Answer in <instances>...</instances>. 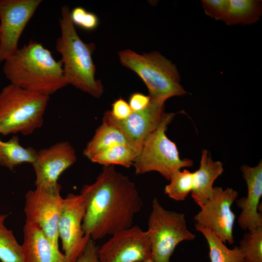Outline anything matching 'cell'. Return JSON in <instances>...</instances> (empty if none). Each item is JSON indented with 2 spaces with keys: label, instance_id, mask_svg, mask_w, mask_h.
<instances>
[{
  "label": "cell",
  "instance_id": "obj_1",
  "mask_svg": "<svg viewBox=\"0 0 262 262\" xmlns=\"http://www.w3.org/2000/svg\"><path fill=\"white\" fill-rule=\"evenodd\" d=\"M81 194L85 204L82 229L95 241L132 226L143 206L134 182L113 165L104 166L95 181L84 185Z\"/></svg>",
  "mask_w": 262,
  "mask_h": 262
},
{
  "label": "cell",
  "instance_id": "obj_2",
  "mask_svg": "<svg viewBox=\"0 0 262 262\" xmlns=\"http://www.w3.org/2000/svg\"><path fill=\"white\" fill-rule=\"evenodd\" d=\"M4 62L7 79L23 89L49 96L68 84L61 61L36 41L30 40Z\"/></svg>",
  "mask_w": 262,
  "mask_h": 262
},
{
  "label": "cell",
  "instance_id": "obj_3",
  "mask_svg": "<svg viewBox=\"0 0 262 262\" xmlns=\"http://www.w3.org/2000/svg\"><path fill=\"white\" fill-rule=\"evenodd\" d=\"M68 6L61 9L59 24L61 35L56 41V50L61 55L64 76L67 84L90 95L99 98L104 89L101 82L95 78L96 67L92 55L96 49L93 43H85L75 30Z\"/></svg>",
  "mask_w": 262,
  "mask_h": 262
},
{
  "label": "cell",
  "instance_id": "obj_4",
  "mask_svg": "<svg viewBox=\"0 0 262 262\" xmlns=\"http://www.w3.org/2000/svg\"><path fill=\"white\" fill-rule=\"evenodd\" d=\"M118 55L122 65L134 71L144 82L151 100L164 104L171 97L187 93L180 84L176 65L159 52L140 54L126 49Z\"/></svg>",
  "mask_w": 262,
  "mask_h": 262
},
{
  "label": "cell",
  "instance_id": "obj_5",
  "mask_svg": "<svg viewBox=\"0 0 262 262\" xmlns=\"http://www.w3.org/2000/svg\"><path fill=\"white\" fill-rule=\"evenodd\" d=\"M49 96L10 83L0 92V134L30 135L41 128Z\"/></svg>",
  "mask_w": 262,
  "mask_h": 262
},
{
  "label": "cell",
  "instance_id": "obj_6",
  "mask_svg": "<svg viewBox=\"0 0 262 262\" xmlns=\"http://www.w3.org/2000/svg\"><path fill=\"white\" fill-rule=\"evenodd\" d=\"M175 115L164 113L156 129L145 139L133 164L136 174L156 171L169 180L175 171L193 165L192 160L180 158L175 143L166 135Z\"/></svg>",
  "mask_w": 262,
  "mask_h": 262
},
{
  "label": "cell",
  "instance_id": "obj_7",
  "mask_svg": "<svg viewBox=\"0 0 262 262\" xmlns=\"http://www.w3.org/2000/svg\"><path fill=\"white\" fill-rule=\"evenodd\" d=\"M147 232L153 262H170L180 242L192 241L196 237L187 227L184 214L166 210L156 197L152 201Z\"/></svg>",
  "mask_w": 262,
  "mask_h": 262
},
{
  "label": "cell",
  "instance_id": "obj_8",
  "mask_svg": "<svg viewBox=\"0 0 262 262\" xmlns=\"http://www.w3.org/2000/svg\"><path fill=\"white\" fill-rule=\"evenodd\" d=\"M61 185L36 186L25 194V223L37 224L56 247L59 248L58 220L64 200Z\"/></svg>",
  "mask_w": 262,
  "mask_h": 262
},
{
  "label": "cell",
  "instance_id": "obj_9",
  "mask_svg": "<svg viewBox=\"0 0 262 262\" xmlns=\"http://www.w3.org/2000/svg\"><path fill=\"white\" fill-rule=\"evenodd\" d=\"M238 196L231 188L214 187L212 196L195 215V224L212 231L225 244H233L235 215L231 207Z\"/></svg>",
  "mask_w": 262,
  "mask_h": 262
},
{
  "label": "cell",
  "instance_id": "obj_10",
  "mask_svg": "<svg viewBox=\"0 0 262 262\" xmlns=\"http://www.w3.org/2000/svg\"><path fill=\"white\" fill-rule=\"evenodd\" d=\"M85 212V201L81 194L70 193L64 198L58 230L67 262H75L90 239L82 229Z\"/></svg>",
  "mask_w": 262,
  "mask_h": 262
},
{
  "label": "cell",
  "instance_id": "obj_11",
  "mask_svg": "<svg viewBox=\"0 0 262 262\" xmlns=\"http://www.w3.org/2000/svg\"><path fill=\"white\" fill-rule=\"evenodd\" d=\"M99 262H141L151 258L147 231L132 226L112 235L98 246Z\"/></svg>",
  "mask_w": 262,
  "mask_h": 262
},
{
  "label": "cell",
  "instance_id": "obj_12",
  "mask_svg": "<svg viewBox=\"0 0 262 262\" xmlns=\"http://www.w3.org/2000/svg\"><path fill=\"white\" fill-rule=\"evenodd\" d=\"M41 0H0V64L18 49L19 38Z\"/></svg>",
  "mask_w": 262,
  "mask_h": 262
},
{
  "label": "cell",
  "instance_id": "obj_13",
  "mask_svg": "<svg viewBox=\"0 0 262 262\" xmlns=\"http://www.w3.org/2000/svg\"><path fill=\"white\" fill-rule=\"evenodd\" d=\"M164 104L150 99L146 108L132 112L124 119L114 118L107 111L104 113L102 120L117 128L139 154L145 139L160 123L164 113Z\"/></svg>",
  "mask_w": 262,
  "mask_h": 262
},
{
  "label": "cell",
  "instance_id": "obj_14",
  "mask_svg": "<svg viewBox=\"0 0 262 262\" xmlns=\"http://www.w3.org/2000/svg\"><path fill=\"white\" fill-rule=\"evenodd\" d=\"M76 160L75 150L67 141L59 142L37 151L32 164L35 175V186L57 183L59 176Z\"/></svg>",
  "mask_w": 262,
  "mask_h": 262
},
{
  "label": "cell",
  "instance_id": "obj_15",
  "mask_svg": "<svg viewBox=\"0 0 262 262\" xmlns=\"http://www.w3.org/2000/svg\"><path fill=\"white\" fill-rule=\"evenodd\" d=\"M241 170L246 183L247 195L235 200L241 209L238 223L242 229L248 231L262 227V214L259 211L262 196V161L253 167L243 165Z\"/></svg>",
  "mask_w": 262,
  "mask_h": 262
},
{
  "label": "cell",
  "instance_id": "obj_16",
  "mask_svg": "<svg viewBox=\"0 0 262 262\" xmlns=\"http://www.w3.org/2000/svg\"><path fill=\"white\" fill-rule=\"evenodd\" d=\"M21 246L24 262H67L37 224L25 223Z\"/></svg>",
  "mask_w": 262,
  "mask_h": 262
},
{
  "label": "cell",
  "instance_id": "obj_17",
  "mask_svg": "<svg viewBox=\"0 0 262 262\" xmlns=\"http://www.w3.org/2000/svg\"><path fill=\"white\" fill-rule=\"evenodd\" d=\"M223 164L214 161L206 149L202 151L200 166L194 172L191 196L200 207L212 196L215 180L223 172Z\"/></svg>",
  "mask_w": 262,
  "mask_h": 262
},
{
  "label": "cell",
  "instance_id": "obj_18",
  "mask_svg": "<svg viewBox=\"0 0 262 262\" xmlns=\"http://www.w3.org/2000/svg\"><path fill=\"white\" fill-rule=\"evenodd\" d=\"M118 144L127 145L131 147L117 128L102 120L101 124L96 129L92 138L87 143L83 154L90 160L94 155Z\"/></svg>",
  "mask_w": 262,
  "mask_h": 262
},
{
  "label": "cell",
  "instance_id": "obj_19",
  "mask_svg": "<svg viewBox=\"0 0 262 262\" xmlns=\"http://www.w3.org/2000/svg\"><path fill=\"white\" fill-rule=\"evenodd\" d=\"M37 150L32 147H24L19 144L17 135H14L7 141L0 138V166L11 171L23 163L34 162Z\"/></svg>",
  "mask_w": 262,
  "mask_h": 262
},
{
  "label": "cell",
  "instance_id": "obj_20",
  "mask_svg": "<svg viewBox=\"0 0 262 262\" xmlns=\"http://www.w3.org/2000/svg\"><path fill=\"white\" fill-rule=\"evenodd\" d=\"M262 12V0H229L224 22L229 26L251 24L259 20Z\"/></svg>",
  "mask_w": 262,
  "mask_h": 262
},
{
  "label": "cell",
  "instance_id": "obj_21",
  "mask_svg": "<svg viewBox=\"0 0 262 262\" xmlns=\"http://www.w3.org/2000/svg\"><path fill=\"white\" fill-rule=\"evenodd\" d=\"M196 229L206 239L209 248L210 262H243L242 253L238 246L228 248L212 231L195 224Z\"/></svg>",
  "mask_w": 262,
  "mask_h": 262
},
{
  "label": "cell",
  "instance_id": "obj_22",
  "mask_svg": "<svg viewBox=\"0 0 262 262\" xmlns=\"http://www.w3.org/2000/svg\"><path fill=\"white\" fill-rule=\"evenodd\" d=\"M138 154L139 152L131 147L118 144L94 155L90 160L104 166L117 164L129 167L133 165Z\"/></svg>",
  "mask_w": 262,
  "mask_h": 262
},
{
  "label": "cell",
  "instance_id": "obj_23",
  "mask_svg": "<svg viewBox=\"0 0 262 262\" xmlns=\"http://www.w3.org/2000/svg\"><path fill=\"white\" fill-rule=\"evenodd\" d=\"M7 214H0V262H24L21 246L12 230L5 226Z\"/></svg>",
  "mask_w": 262,
  "mask_h": 262
},
{
  "label": "cell",
  "instance_id": "obj_24",
  "mask_svg": "<svg viewBox=\"0 0 262 262\" xmlns=\"http://www.w3.org/2000/svg\"><path fill=\"white\" fill-rule=\"evenodd\" d=\"M193 177L194 172L188 170L175 171L165 187L164 193L174 200H184L192 190Z\"/></svg>",
  "mask_w": 262,
  "mask_h": 262
},
{
  "label": "cell",
  "instance_id": "obj_25",
  "mask_svg": "<svg viewBox=\"0 0 262 262\" xmlns=\"http://www.w3.org/2000/svg\"><path fill=\"white\" fill-rule=\"evenodd\" d=\"M238 246L243 262H262V227L246 232Z\"/></svg>",
  "mask_w": 262,
  "mask_h": 262
},
{
  "label": "cell",
  "instance_id": "obj_26",
  "mask_svg": "<svg viewBox=\"0 0 262 262\" xmlns=\"http://www.w3.org/2000/svg\"><path fill=\"white\" fill-rule=\"evenodd\" d=\"M73 23L88 31L95 30L99 24V19L96 15L87 11L82 7H77L70 12Z\"/></svg>",
  "mask_w": 262,
  "mask_h": 262
},
{
  "label": "cell",
  "instance_id": "obj_27",
  "mask_svg": "<svg viewBox=\"0 0 262 262\" xmlns=\"http://www.w3.org/2000/svg\"><path fill=\"white\" fill-rule=\"evenodd\" d=\"M205 13L216 20L224 21L229 4V0H202Z\"/></svg>",
  "mask_w": 262,
  "mask_h": 262
},
{
  "label": "cell",
  "instance_id": "obj_28",
  "mask_svg": "<svg viewBox=\"0 0 262 262\" xmlns=\"http://www.w3.org/2000/svg\"><path fill=\"white\" fill-rule=\"evenodd\" d=\"M112 110H108L110 115L116 120H123L128 117L132 113L129 103L124 99L119 98L112 104Z\"/></svg>",
  "mask_w": 262,
  "mask_h": 262
},
{
  "label": "cell",
  "instance_id": "obj_29",
  "mask_svg": "<svg viewBox=\"0 0 262 262\" xmlns=\"http://www.w3.org/2000/svg\"><path fill=\"white\" fill-rule=\"evenodd\" d=\"M98 246L95 241L90 238L84 250L75 262H99L98 254Z\"/></svg>",
  "mask_w": 262,
  "mask_h": 262
},
{
  "label": "cell",
  "instance_id": "obj_30",
  "mask_svg": "<svg viewBox=\"0 0 262 262\" xmlns=\"http://www.w3.org/2000/svg\"><path fill=\"white\" fill-rule=\"evenodd\" d=\"M150 101L149 96L140 93H134L129 98V104L132 112L142 110L146 108Z\"/></svg>",
  "mask_w": 262,
  "mask_h": 262
},
{
  "label": "cell",
  "instance_id": "obj_31",
  "mask_svg": "<svg viewBox=\"0 0 262 262\" xmlns=\"http://www.w3.org/2000/svg\"><path fill=\"white\" fill-rule=\"evenodd\" d=\"M141 262H153L152 259H148L147 260H146L145 261Z\"/></svg>",
  "mask_w": 262,
  "mask_h": 262
},
{
  "label": "cell",
  "instance_id": "obj_32",
  "mask_svg": "<svg viewBox=\"0 0 262 262\" xmlns=\"http://www.w3.org/2000/svg\"></svg>",
  "mask_w": 262,
  "mask_h": 262
},
{
  "label": "cell",
  "instance_id": "obj_33",
  "mask_svg": "<svg viewBox=\"0 0 262 262\" xmlns=\"http://www.w3.org/2000/svg\"></svg>",
  "mask_w": 262,
  "mask_h": 262
}]
</instances>
